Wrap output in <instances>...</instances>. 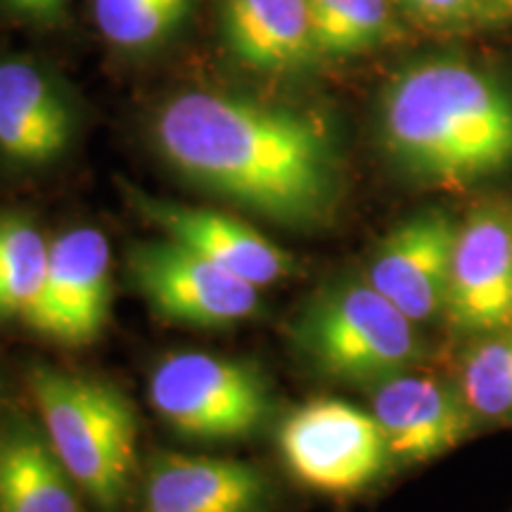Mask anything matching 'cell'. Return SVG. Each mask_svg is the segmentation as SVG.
<instances>
[{
	"label": "cell",
	"instance_id": "1",
	"mask_svg": "<svg viewBox=\"0 0 512 512\" xmlns=\"http://www.w3.org/2000/svg\"><path fill=\"white\" fill-rule=\"evenodd\" d=\"M152 136L185 181L287 228L335 214L339 157L309 114L219 91H185L159 107Z\"/></svg>",
	"mask_w": 512,
	"mask_h": 512
},
{
	"label": "cell",
	"instance_id": "2",
	"mask_svg": "<svg viewBox=\"0 0 512 512\" xmlns=\"http://www.w3.org/2000/svg\"><path fill=\"white\" fill-rule=\"evenodd\" d=\"M377 126L394 169L422 188L463 192L512 169V86L475 62L403 67L384 86Z\"/></svg>",
	"mask_w": 512,
	"mask_h": 512
},
{
	"label": "cell",
	"instance_id": "3",
	"mask_svg": "<svg viewBox=\"0 0 512 512\" xmlns=\"http://www.w3.org/2000/svg\"><path fill=\"white\" fill-rule=\"evenodd\" d=\"M38 425L93 512H126L138 489V415L100 377L34 366L27 375Z\"/></svg>",
	"mask_w": 512,
	"mask_h": 512
},
{
	"label": "cell",
	"instance_id": "4",
	"mask_svg": "<svg viewBox=\"0 0 512 512\" xmlns=\"http://www.w3.org/2000/svg\"><path fill=\"white\" fill-rule=\"evenodd\" d=\"M297 354L320 377L373 387L427 354L420 325L363 275L335 278L311 294L292 325Z\"/></svg>",
	"mask_w": 512,
	"mask_h": 512
},
{
	"label": "cell",
	"instance_id": "5",
	"mask_svg": "<svg viewBox=\"0 0 512 512\" xmlns=\"http://www.w3.org/2000/svg\"><path fill=\"white\" fill-rule=\"evenodd\" d=\"M147 389L159 418L197 441L247 439L264 430L275 411L273 387L256 363L204 351L162 358Z\"/></svg>",
	"mask_w": 512,
	"mask_h": 512
},
{
	"label": "cell",
	"instance_id": "6",
	"mask_svg": "<svg viewBox=\"0 0 512 512\" xmlns=\"http://www.w3.org/2000/svg\"><path fill=\"white\" fill-rule=\"evenodd\" d=\"M278 451L299 484L335 501L368 494L394 467L373 413L328 396L280 422Z\"/></svg>",
	"mask_w": 512,
	"mask_h": 512
},
{
	"label": "cell",
	"instance_id": "7",
	"mask_svg": "<svg viewBox=\"0 0 512 512\" xmlns=\"http://www.w3.org/2000/svg\"><path fill=\"white\" fill-rule=\"evenodd\" d=\"M128 273L152 311L192 328H228L254 318L264 304L261 287L169 238L133 245Z\"/></svg>",
	"mask_w": 512,
	"mask_h": 512
},
{
	"label": "cell",
	"instance_id": "8",
	"mask_svg": "<svg viewBox=\"0 0 512 512\" xmlns=\"http://www.w3.org/2000/svg\"><path fill=\"white\" fill-rule=\"evenodd\" d=\"M444 318L463 339L512 328V200H484L458 221Z\"/></svg>",
	"mask_w": 512,
	"mask_h": 512
},
{
	"label": "cell",
	"instance_id": "9",
	"mask_svg": "<svg viewBox=\"0 0 512 512\" xmlns=\"http://www.w3.org/2000/svg\"><path fill=\"white\" fill-rule=\"evenodd\" d=\"M112 309V247L93 226L69 228L50 240L48 273L27 325L64 347H88Z\"/></svg>",
	"mask_w": 512,
	"mask_h": 512
},
{
	"label": "cell",
	"instance_id": "10",
	"mask_svg": "<svg viewBox=\"0 0 512 512\" xmlns=\"http://www.w3.org/2000/svg\"><path fill=\"white\" fill-rule=\"evenodd\" d=\"M370 413L380 425L394 467L432 463L475 430L458 382L403 370L368 387Z\"/></svg>",
	"mask_w": 512,
	"mask_h": 512
},
{
	"label": "cell",
	"instance_id": "11",
	"mask_svg": "<svg viewBox=\"0 0 512 512\" xmlns=\"http://www.w3.org/2000/svg\"><path fill=\"white\" fill-rule=\"evenodd\" d=\"M458 221L444 209H425L377 242L363 278L413 323L444 318Z\"/></svg>",
	"mask_w": 512,
	"mask_h": 512
},
{
	"label": "cell",
	"instance_id": "12",
	"mask_svg": "<svg viewBox=\"0 0 512 512\" xmlns=\"http://www.w3.org/2000/svg\"><path fill=\"white\" fill-rule=\"evenodd\" d=\"M136 512H280L278 486L235 458L157 453L140 472Z\"/></svg>",
	"mask_w": 512,
	"mask_h": 512
},
{
	"label": "cell",
	"instance_id": "13",
	"mask_svg": "<svg viewBox=\"0 0 512 512\" xmlns=\"http://www.w3.org/2000/svg\"><path fill=\"white\" fill-rule=\"evenodd\" d=\"M74 102L64 86L36 62L0 60V157L12 166H48L76 136Z\"/></svg>",
	"mask_w": 512,
	"mask_h": 512
},
{
	"label": "cell",
	"instance_id": "14",
	"mask_svg": "<svg viewBox=\"0 0 512 512\" xmlns=\"http://www.w3.org/2000/svg\"><path fill=\"white\" fill-rule=\"evenodd\" d=\"M136 209L164 238L192 249L211 264L226 268L247 283L264 287L280 283L297 271L292 254L261 235L249 223L221 211L166 202L133 192Z\"/></svg>",
	"mask_w": 512,
	"mask_h": 512
},
{
	"label": "cell",
	"instance_id": "15",
	"mask_svg": "<svg viewBox=\"0 0 512 512\" xmlns=\"http://www.w3.org/2000/svg\"><path fill=\"white\" fill-rule=\"evenodd\" d=\"M0 512H93L41 425L0 418Z\"/></svg>",
	"mask_w": 512,
	"mask_h": 512
},
{
	"label": "cell",
	"instance_id": "16",
	"mask_svg": "<svg viewBox=\"0 0 512 512\" xmlns=\"http://www.w3.org/2000/svg\"><path fill=\"white\" fill-rule=\"evenodd\" d=\"M223 41L259 72H287L316 57L311 0H223Z\"/></svg>",
	"mask_w": 512,
	"mask_h": 512
},
{
	"label": "cell",
	"instance_id": "17",
	"mask_svg": "<svg viewBox=\"0 0 512 512\" xmlns=\"http://www.w3.org/2000/svg\"><path fill=\"white\" fill-rule=\"evenodd\" d=\"M50 240L29 216L0 214V320L27 323L48 273Z\"/></svg>",
	"mask_w": 512,
	"mask_h": 512
},
{
	"label": "cell",
	"instance_id": "18",
	"mask_svg": "<svg viewBox=\"0 0 512 512\" xmlns=\"http://www.w3.org/2000/svg\"><path fill=\"white\" fill-rule=\"evenodd\" d=\"M458 387L477 425H512V328L470 339Z\"/></svg>",
	"mask_w": 512,
	"mask_h": 512
},
{
	"label": "cell",
	"instance_id": "19",
	"mask_svg": "<svg viewBox=\"0 0 512 512\" xmlns=\"http://www.w3.org/2000/svg\"><path fill=\"white\" fill-rule=\"evenodd\" d=\"M318 55H354L377 46L392 31L387 0H311Z\"/></svg>",
	"mask_w": 512,
	"mask_h": 512
},
{
	"label": "cell",
	"instance_id": "20",
	"mask_svg": "<svg viewBox=\"0 0 512 512\" xmlns=\"http://www.w3.org/2000/svg\"><path fill=\"white\" fill-rule=\"evenodd\" d=\"M192 0H95L102 36L124 50L159 46L181 27Z\"/></svg>",
	"mask_w": 512,
	"mask_h": 512
},
{
	"label": "cell",
	"instance_id": "21",
	"mask_svg": "<svg viewBox=\"0 0 512 512\" xmlns=\"http://www.w3.org/2000/svg\"><path fill=\"white\" fill-rule=\"evenodd\" d=\"M399 3L430 27H453L482 12L479 0H399Z\"/></svg>",
	"mask_w": 512,
	"mask_h": 512
},
{
	"label": "cell",
	"instance_id": "22",
	"mask_svg": "<svg viewBox=\"0 0 512 512\" xmlns=\"http://www.w3.org/2000/svg\"><path fill=\"white\" fill-rule=\"evenodd\" d=\"M19 15H27L34 19H53L62 10L64 0H3Z\"/></svg>",
	"mask_w": 512,
	"mask_h": 512
},
{
	"label": "cell",
	"instance_id": "23",
	"mask_svg": "<svg viewBox=\"0 0 512 512\" xmlns=\"http://www.w3.org/2000/svg\"><path fill=\"white\" fill-rule=\"evenodd\" d=\"M484 15L496 17H512V0H479Z\"/></svg>",
	"mask_w": 512,
	"mask_h": 512
}]
</instances>
